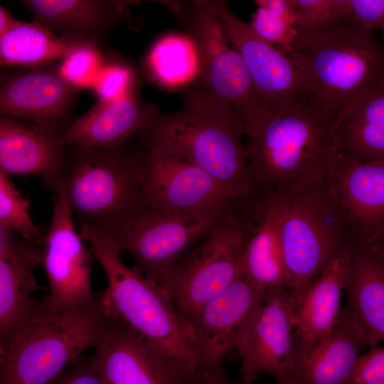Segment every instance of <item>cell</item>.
<instances>
[{"instance_id":"cell-1","label":"cell","mask_w":384,"mask_h":384,"mask_svg":"<svg viewBox=\"0 0 384 384\" xmlns=\"http://www.w3.org/2000/svg\"><path fill=\"white\" fill-rule=\"evenodd\" d=\"M307 87V105L333 124L384 80V49L351 16L299 31L287 53Z\"/></svg>"},{"instance_id":"cell-2","label":"cell","mask_w":384,"mask_h":384,"mask_svg":"<svg viewBox=\"0 0 384 384\" xmlns=\"http://www.w3.org/2000/svg\"><path fill=\"white\" fill-rule=\"evenodd\" d=\"M141 137L143 144L162 147L196 165L234 197L253 193L242 125L203 90L187 95L178 111H158Z\"/></svg>"},{"instance_id":"cell-3","label":"cell","mask_w":384,"mask_h":384,"mask_svg":"<svg viewBox=\"0 0 384 384\" xmlns=\"http://www.w3.org/2000/svg\"><path fill=\"white\" fill-rule=\"evenodd\" d=\"M79 233L107 279L106 289L98 293L104 310L196 374L193 329L177 313L165 290L135 265H126L119 249L102 230L84 224Z\"/></svg>"},{"instance_id":"cell-4","label":"cell","mask_w":384,"mask_h":384,"mask_svg":"<svg viewBox=\"0 0 384 384\" xmlns=\"http://www.w3.org/2000/svg\"><path fill=\"white\" fill-rule=\"evenodd\" d=\"M242 129L253 191L287 195L325 175L336 153L333 124L307 104Z\"/></svg>"},{"instance_id":"cell-5","label":"cell","mask_w":384,"mask_h":384,"mask_svg":"<svg viewBox=\"0 0 384 384\" xmlns=\"http://www.w3.org/2000/svg\"><path fill=\"white\" fill-rule=\"evenodd\" d=\"M75 148L73 156L64 160L57 189L80 225L105 230L149 208L142 186V149Z\"/></svg>"},{"instance_id":"cell-6","label":"cell","mask_w":384,"mask_h":384,"mask_svg":"<svg viewBox=\"0 0 384 384\" xmlns=\"http://www.w3.org/2000/svg\"><path fill=\"white\" fill-rule=\"evenodd\" d=\"M91 306L51 311L42 300L37 314L5 347L0 384H48L92 346L104 319L99 294Z\"/></svg>"},{"instance_id":"cell-7","label":"cell","mask_w":384,"mask_h":384,"mask_svg":"<svg viewBox=\"0 0 384 384\" xmlns=\"http://www.w3.org/2000/svg\"><path fill=\"white\" fill-rule=\"evenodd\" d=\"M282 244L287 289L292 296L310 284L352 245L325 175L287 194Z\"/></svg>"},{"instance_id":"cell-8","label":"cell","mask_w":384,"mask_h":384,"mask_svg":"<svg viewBox=\"0 0 384 384\" xmlns=\"http://www.w3.org/2000/svg\"><path fill=\"white\" fill-rule=\"evenodd\" d=\"M235 201L191 211L147 208L102 231L121 253L132 257L146 277L161 287L174 267Z\"/></svg>"},{"instance_id":"cell-9","label":"cell","mask_w":384,"mask_h":384,"mask_svg":"<svg viewBox=\"0 0 384 384\" xmlns=\"http://www.w3.org/2000/svg\"><path fill=\"white\" fill-rule=\"evenodd\" d=\"M240 201L236 200L203 238L171 270L161 287L191 327L201 309L242 271Z\"/></svg>"},{"instance_id":"cell-10","label":"cell","mask_w":384,"mask_h":384,"mask_svg":"<svg viewBox=\"0 0 384 384\" xmlns=\"http://www.w3.org/2000/svg\"><path fill=\"white\" fill-rule=\"evenodd\" d=\"M173 8L195 45L203 90L229 108L242 126L271 114L257 97L240 53L230 46L207 1L176 3Z\"/></svg>"},{"instance_id":"cell-11","label":"cell","mask_w":384,"mask_h":384,"mask_svg":"<svg viewBox=\"0 0 384 384\" xmlns=\"http://www.w3.org/2000/svg\"><path fill=\"white\" fill-rule=\"evenodd\" d=\"M233 351L241 361L243 384H252L262 373L272 376L277 384H295L304 349L287 288L261 293L240 331Z\"/></svg>"},{"instance_id":"cell-12","label":"cell","mask_w":384,"mask_h":384,"mask_svg":"<svg viewBox=\"0 0 384 384\" xmlns=\"http://www.w3.org/2000/svg\"><path fill=\"white\" fill-rule=\"evenodd\" d=\"M221 22L230 43L240 55L255 91L265 108L276 114L305 105L306 83L293 60L259 37L225 1H207Z\"/></svg>"},{"instance_id":"cell-13","label":"cell","mask_w":384,"mask_h":384,"mask_svg":"<svg viewBox=\"0 0 384 384\" xmlns=\"http://www.w3.org/2000/svg\"><path fill=\"white\" fill-rule=\"evenodd\" d=\"M55 191L51 220L40 246L50 292L41 300L51 311L79 310L97 299L91 286L93 257L76 229L63 191Z\"/></svg>"},{"instance_id":"cell-14","label":"cell","mask_w":384,"mask_h":384,"mask_svg":"<svg viewBox=\"0 0 384 384\" xmlns=\"http://www.w3.org/2000/svg\"><path fill=\"white\" fill-rule=\"evenodd\" d=\"M104 313L92 356L102 384L191 383L196 374Z\"/></svg>"},{"instance_id":"cell-15","label":"cell","mask_w":384,"mask_h":384,"mask_svg":"<svg viewBox=\"0 0 384 384\" xmlns=\"http://www.w3.org/2000/svg\"><path fill=\"white\" fill-rule=\"evenodd\" d=\"M325 180L352 245L384 246V161H355L336 151Z\"/></svg>"},{"instance_id":"cell-16","label":"cell","mask_w":384,"mask_h":384,"mask_svg":"<svg viewBox=\"0 0 384 384\" xmlns=\"http://www.w3.org/2000/svg\"><path fill=\"white\" fill-rule=\"evenodd\" d=\"M144 198L149 208L191 211L228 204L237 198L206 172L162 147L143 144Z\"/></svg>"},{"instance_id":"cell-17","label":"cell","mask_w":384,"mask_h":384,"mask_svg":"<svg viewBox=\"0 0 384 384\" xmlns=\"http://www.w3.org/2000/svg\"><path fill=\"white\" fill-rule=\"evenodd\" d=\"M287 195L257 191L240 202L242 270L260 291L288 287L282 244Z\"/></svg>"},{"instance_id":"cell-18","label":"cell","mask_w":384,"mask_h":384,"mask_svg":"<svg viewBox=\"0 0 384 384\" xmlns=\"http://www.w3.org/2000/svg\"><path fill=\"white\" fill-rule=\"evenodd\" d=\"M242 270L198 311L192 329L196 373L223 370V362L233 351L240 331L261 293Z\"/></svg>"},{"instance_id":"cell-19","label":"cell","mask_w":384,"mask_h":384,"mask_svg":"<svg viewBox=\"0 0 384 384\" xmlns=\"http://www.w3.org/2000/svg\"><path fill=\"white\" fill-rule=\"evenodd\" d=\"M41 262L39 247L7 230L0 245V343L4 347L42 306L41 300L32 297L39 288L34 272Z\"/></svg>"},{"instance_id":"cell-20","label":"cell","mask_w":384,"mask_h":384,"mask_svg":"<svg viewBox=\"0 0 384 384\" xmlns=\"http://www.w3.org/2000/svg\"><path fill=\"white\" fill-rule=\"evenodd\" d=\"M75 91L51 69L31 68L9 75L0 78V117L58 129Z\"/></svg>"},{"instance_id":"cell-21","label":"cell","mask_w":384,"mask_h":384,"mask_svg":"<svg viewBox=\"0 0 384 384\" xmlns=\"http://www.w3.org/2000/svg\"><path fill=\"white\" fill-rule=\"evenodd\" d=\"M157 112L156 107L144 103L133 90L118 99L98 102L60 134L57 142L63 148L122 147L133 135L141 136Z\"/></svg>"},{"instance_id":"cell-22","label":"cell","mask_w":384,"mask_h":384,"mask_svg":"<svg viewBox=\"0 0 384 384\" xmlns=\"http://www.w3.org/2000/svg\"><path fill=\"white\" fill-rule=\"evenodd\" d=\"M58 129L0 117V169L9 176H40L55 191L65 160Z\"/></svg>"},{"instance_id":"cell-23","label":"cell","mask_w":384,"mask_h":384,"mask_svg":"<svg viewBox=\"0 0 384 384\" xmlns=\"http://www.w3.org/2000/svg\"><path fill=\"white\" fill-rule=\"evenodd\" d=\"M348 250L334 260L310 284L292 296L295 323L304 351L326 338L341 311Z\"/></svg>"},{"instance_id":"cell-24","label":"cell","mask_w":384,"mask_h":384,"mask_svg":"<svg viewBox=\"0 0 384 384\" xmlns=\"http://www.w3.org/2000/svg\"><path fill=\"white\" fill-rule=\"evenodd\" d=\"M348 258L346 307L375 346L384 337V246L353 245Z\"/></svg>"},{"instance_id":"cell-25","label":"cell","mask_w":384,"mask_h":384,"mask_svg":"<svg viewBox=\"0 0 384 384\" xmlns=\"http://www.w3.org/2000/svg\"><path fill=\"white\" fill-rule=\"evenodd\" d=\"M366 346L368 341L362 327L344 307L329 335L304 351L295 384H345Z\"/></svg>"},{"instance_id":"cell-26","label":"cell","mask_w":384,"mask_h":384,"mask_svg":"<svg viewBox=\"0 0 384 384\" xmlns=\"http://www.w3.org/2000/svg\"><path fill=\"white\" fill-rule=\"evenodd\" d=\"M331 139L339 154L355 161H384V80L336 122Z\"/></svg>"},{"instance_id":"cell-27","label":"cell","mask_w":384,"mask_h":384,"mask_svg":"<svg viewBox=\"0 0 384 384\" xmlns=\"http://www.w3.org/2000/svg\"><path fill=\"white\" fill-rule=\"evenodd\" d=\"M21 2L34 16V21L54 33L71 39L93 40L110 26L129 4L98 0H24Z\"/></svg>"},{"instance_id":"cell-28","label":"cell","mask_w":384,"mask_h":384,"mask_svg":"<svg viewBox=\"0 0 384 384\" xmlns=\"http://www.w3.org/2000/svg\"><path fill=\"white\" fill-rule=\"evenodd\" d=\"M81 41L58 36L34 21L14 18L0 38V67L38 68L61 60Z\"/></svg>"},{"instance_id":"cell-29","label":"cell","mask_w":384,"mask_h":384,"mask_svg":"<svg viewBox=\"0 0 384 384\" xmlns=\"http://www.w3.org/2000/svg\"><path fill=\"white\" fill-rule=\"evenodd\" d=\"M149 63L157 80L168 85L181 84L199 74L195 45L185 37L161 39L152 49Z\"/></svg>"},{"instance_id":"cell-30","label":"cell","mask_w":384,"mask_h":384,"mask_svg":"<svg viewBox=\"0 0 384 384\" xmlns=\"http://www.w3.org/2000/svg\"><path fill=\"white\" fill-rule=\"evenodd\" d=\"M257 8L249 23L268 43L287 53L298 34L294 0H257Z\"/></svg>"},{"instance_id":"cell-31","label":"cell","mask_w":384,"mask_h":384,"mask_svg":"<svg viewBox=\"0 0 384 384\" xmlns=\"http://www.w3.org/2000/svg\"><path fill=\"white\" fill-rule=\"evenodd\" d=\"M0 169V226L40 247L43 233L34 223L30 204Z\"/></svg>"},{"instance_id":"cell-32","label":"cell","mask_w":384,"mask_h":384,"mask_svg":"<svg viewBox=\"0 0 384 384\" xmlns=\"http://www.w3.org/2000/svg\"><path fill=\"white\" fill-rule=\"evenodd\" d=\"M102 68L101 57L93 40L78 43L60 60V77L75 90L92 88Z\"/></svg>"},{"instance_id":"cell-33","label":"cell","mask_w":384,"mask_h":384,"mask_svg":"<svg viewBox=\"0 0 384 384\" xmlns=\"http://www.w3.org/2000/svg\"><path fill=\"white\" fill-rule=\"evenodd\" d=\"M298 32L351 16V0H294Z\"/></svg>"},{"instance_id":"cell-34","label":"cell","mask_w":384,"mask_h":384,"mask_svg":"<svg viewBox=\"0 0 384 384\" xmlns=\"http://www.w3.org/2000/svg\"><path fill=\"white\" fill-rule=\"evenodd\" d=\"M92 88L100 102L118 99L134 90L131 70L120 65L101 68Z\"/></svg>"},{"instance_id":"cell-35","label":"cell","mask_w":384,"mask_h":384,"mask_svg":"<svg viewBox=\"0 0 384 384\" xmlns=\"http://www.w3.org/2000/svg\"><path fill=\"white\" fill-rule=\"evenodd\" d=\"M345 384H384V348L372 346L356 360Z\"/></svg>"},{"instance_id":"cell-36","label":"cell","mask_w":384,"mask_h":384,"mask_svg":"<svg viewBox=\"0 0 384 384\" xmlns=\"http://www.w3.org/2000/svg\"><path fill=\"white\" fill-rule=\"evenodd\" d=\"M351 17L364 28H384L383 0H351Z\"/></svg>"},{"instance_id":"cell-37","label":"cell","mask_w":384,"mask_h":384,"mask_svg":"<svg viewBox=\"0 0 384 384\" xmlns=\"http://www.w3.org/2000/svg\"><path fill=\"white\" fill-rule=\"evenodd\" d=\"M48 384H102L92 366V356H80Z\"/></svg>"},{"instance_id":"cell-38","label":"cell","mask_w":384,"mask_h":384,"mask_svg":"<svg viewBox=\"0 0 384 384\" xmlns=\"http://www.w3.org/2000/svg\"><path fill=\"white\" fill-rule=\"evenodd\" d=\"M15 18L0 5V38Z\"/></svg>"},{"instance_id":"cell-39","label":"cell","mask_w":384,"mask_h":384,"mask_svg":"<svg viewBox=\"0 0 384 384\" xmlns=\"http://www.w3.org/2000/svg\"><path fill=\"white\" fill-rule=\"evenodd\" d=\"M214 373H196L191 384H213Z\"/></svg>"},{"instance_id":"cell-40","label":"cell","mask_w":384,"mask_h":384,"mask_svg":"<svg viewBox=\"0 0 384 384\" xmlns=\"http://www.w3.org/2000/svg\"><path fill=\"white\" fill-rule=\"evenodd\" d=\"M213 384H238L230 381L226 378L225 371H221L214 374L213 379Z\"/></svg>"},{"instance_id":"cell-41","label":"cell","mask_w":384,"mask_h":384,"mask_svg":"<svg viewBox=\"0 0 384 384\" xmlns=\"http://www.w3.org/2000/svg\"><path fill=\"white\" fill-rule=\"evenodd\" d=\"M6 232H7V230L0 226V245L5 238Z\"/></svg>"},{"instance_id":"cell-42","label":"cell","mask_w":384,"mask_h":384,"mask_svg":"<svg viewBox=\"0 0 384 384\" xmlns=\"http://www.w3.org/2000/svg\"><path fill=\"white\" fill-rule=\"evenodd\" d=\"M5 354V347L0 343V360L3 358Z\"/></svg>"}]
</instances>
